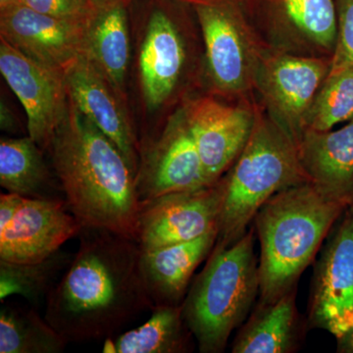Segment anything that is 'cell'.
<instances>
[{
    "instance_id": "cell-13",
    "label": "cell",
    "mask_w": 353,
    "mask_h": 353,
    "mask_svg": "<svg viewBox=\"0 0 353 353\" xmlns=\"http://www.w3.org/2000/svg\"><path fill=\"white\" fill-rule=\"evenodd\" d=\"M64 75L70 102L115 143L137 176L139 145L124 97L85 55L79 57Z\"/></svg>"
},
{
    "instance_id": "cell-1",
    "label": "cell",
    "mask_w": 353,
    "mask_h": 353,
    "mask_svg": "<svg viewBox=\"0 0 353 353\" xmlns=\"http://www.w3.org/2000/svg\"><path fill=\"white\" fill-rule=\"evenodd\" d=\"M73 259L51 290L43 317L67 343L105 341L152 310L134 239L83 227Z\"/></svg>"
},
{
    "instance_id": "cell-18",
    "label": "cell",
    "mask_w": 353,
    "mask_h": 353,
    "mask_svg": "<svg viewBox=\"0 0 353 353\" xmlns=\"http://www.w3.org/2000/svg\"><path fill=\"white\" fill-rule=\"evenodd\" d=\"M217 238L214 230L192 241L141 250L139 272L153 307L182 305L194 272L208 259Z\"/></svg>"
},
{
    "instance_id": "cell-27",
    "label": "cell",
    "mask_w": 353,
    "mask_h": 353,
    "mask_svg": "<svg viewBox=\"0 0 353 353\" xmlns=\"http://www.w3.org/2000/svg\"><path fill=\"white\" fill-rule=\"evenodd\" d=\"M338 36L331 68L353 67V0H336Z\"/></svg>"
},
{
    "instance_id": "cell-9",
    "label": "cell",
    "mask_w": 353,
    "mask_h": 353,
    "mask_svg": "<svg viewBox=\"0 0 353 353\" xmlns=\"http://www.w3.org/2000/svg\"><path fill=\"white\" fill-rule=\"evenodd\" d=\"M221 202L218 182L143 202L134 241L141 250H152L199 238L217 230Z\"/></svg>"
},
{
    "instance_id": "cell-6",
    "label": "cell",
    "mask_w": 353,
    "mask_h": 353,
    "mask_svg": "<svg viewBox=\"0 0 353 353\" xmlns=\"http://www.w3.org/2000/svg\"><path fill=\"white\" fill-rule=\"evenodd\" d=\"M308 326L336 339L353 326V204L336 221L316 262Z\"/></svg>"
},
{
    "instance_id": "cell-11",
    "label": "cell",
    "mask_w": 353,
    "mask_h": 353,
    "mask_svg": "<svg viewBox=\"0 0 353 353\" xmlns=\"http://www.w3.org/2000/svg\"><path fill=\"white\" fill-rule=\"evenodd\" d=\"M201 24L209 77L227 94L245 90L256 73V59L240 15L225 0H189Z\"/></svg>"
},
{
    "instance_id": "cell-14",
    "label": "cell",
    "mask_w": 353,
    "mask_h": 353,
    "mask_svg": "<svg viewBox=\"0 0 353 353\" xmlns=\"http://www.w3.org/2000/svg\"><path fill=\"white\" fill-rule=\"evenodd\" d=\"M183 110L204 174L213 185L243 152L252 134L255 115L248 109L228 105L210 97L190 101Z\"/></svg>"
},
{
    "instance_id": "cell-32",
    "label": "cell",
    "mask_w": 353,
    "mask_h": 353,
    "mask_svg": "<svg viewBox=\"0 0 353 353\" xmlns=\"http://www.w3.org/2000/svg\"><path fill=\"white\" fill-rule=\"evenodd\" d=\"M20 4V0H0V10L8 8L13 6Z\"/></svg>"
},
{
    "instance_id": "cell-3",
    "label": "cell",
    "mask_w": 353,
    "mask_h": 353,
    "mask_svg": "<svg viewBox=\"0 0 353 353\" xmlns=\"http://www.w3.org/2000/svg\"><path fill=\"white\" fill-rule=\"evenodd\" d=\"M347 208L311 183L281 190L265 202L252 222L260 245L259 303H274L296 289Z\"/></svg>"
},
{
    "instance_id": "cell-2",
    "label": "cell",
    "mask_w": 353,
    "mask_h": 353,
    "mask_svg": "<svg viewBox=\"0 0 353 353\" xmlns=\"http://www.w3.org/2000/svg\"><path fill=\"white\" fill-rule=\"evenodd\" d=\"M48 150L67 208L80 224L134 240L143 204L136 174L115 143L70 101Z\"/></svg>"
},
{
    "instance_id": "cell-16",
    "label": "cell",
    "mask_w": 353,
    "mask_h": 353,
    "mask_svg": "<svg viewBox=\"0 0 353 353\" xmlns=\"http://www.w3.org/2000/svg\"><path fill=\"white\" fill-rule=\"evenodd\" d=\"M185 60V46L173 16L164 4L153 0L139 55L141 92L150 111L161 108L173 94Z\"/></svg>"
},
{
    "instance_id": "cell-23",
    "label": "cell",
    "mask_w": 353,
    "mask_h": 353,
    "mask_svg": "<svg viewBox=\"0 0 353 353\" xmlns=\"http://www.w3.org/2000/svg\"><path fill=\"white\" fill-rule=\"evenodd\" d=\"M74 254L58 250L48 259L32 263H13L0 260V301L20 296L38 308L46 305L51 290L68 268Z\"/></svg>"
},
{
    "instance_id": "cell-20",
    "label": "cell",
    "mask_w": 353,
    "mask_h": 353,
    "mask_svg": "<svg viewBox=\"0 0 353 353\" xmlns=\"http://www.w3.org/2000/svg\"><path fill=\"white\" fill-rule=\"evenodd\" d=\"M303 334L294 289L274 303H259L255 306L234 336L232 352H296Z\"/></svg>"
},
{
    "instance_id": "cell-25",
    "label": "cell",
    "mask_w": 353,
    "mask_h": 353,
    "mask_svg": "<svg viewBox=\"0 0 353 353\" xmlns=\"http://www.w3.org/2000/svg\"><path fill=\"white\" fill-rule=\"evenodd\" d=\"M353 118V67L330 70L306 119V129L329 131Z\"/></svg>"
},
{
    "instance_id": "cell-17",
    "label": "cell",
    "mask_w": 353,
    "mask_h": 353,
    "mask_svg": "<svg viewBox=\"0 0 353 353\" xmlns=\"http://www.w3.org/2000/svg\"><path fill=\"white\" fill-rule=\"evenodd\" d=\"M309 182L331 201L353 204V118L338 130L306 129L296 145Z\"/></svg>"
},
{
    "instance_id": "cell-31",
    "label": "cell",
    "mask_w": 353,
    "mask_h": 353,
    "mask_svg": "<svg viewBox=\"0 0 353 353\" xmlns=\"http://www.w3.org/2000/svg\"><path fill=\"white\" fill-rule=\"evenodd\" d=\"M1 128L6 131L12 132L14 130V122L12 116L9 114L6 106L3 103L1 104Z\"/></svg>"
},
{
    "instance_id": "cell-5",
    "label": "cell",
    "mask_w": 353,
    "mask_h": 353,
    "mask_svg": "<svg viewBox=\"0 0 353 353\" xmlns=\"http://www.w3.org/2000/svg\"><path fill=\"white\" fill-rule=\"evenodd\" d=\"M218 245H233L245 236L260 208L281 190L310 183L296 143L277 123L255 115L243 152L219 180Z\"/></svg>"
},
{
    "instance_id": "cell-21",
    "label": "cell",
    "mask_w": 353,
    "mask_h": 353,
    "mask_svg": "<svg viewBox=\"0 0 353 353\" xmlns=\"http://www.w3.org/2000/svg\"><path fill=\"white\" fill-rule=\"evenodd\" d=\"M43 150L31 138H2L0 141V185L7 192L28 199L63 201L57 174L52 175Z\"/></svg>"
},
{
    "instance_id": "cell-15",
    "label": "cell",
    "mask_w": 353,
    "mask_h": 353,
    "mask_svg": "<svg viewBox=\"0 0 353 353\" xmlns=\"http://www.w3.org/2000/svg\"><path fill=\"white\" fill-rule=\"evenodd\" d=\"M85 34V22L59 19L22 4L0 10V38L62 72L83 54Z\"/></svg>"
},
{
    "instance_id": "cell-4",
    "label": "cell",
    "mask_w": 353,
    "mask_h": 353,
    "mask_svg": "<svg viewBox=\"0 0 353 353\" xmlns=\"http://www.w3.org/2000/svg\"><path fill=\"white\" fill-rule=\"evenodd\" d=\"M253 227L233 245L216 243L182 303L185 325L201 353L226 350L231 334L252 312L260 292Z\"/></svg>"
},
{
    "instance_id": "cell-7",
    "label": "cell",
    "mask_w": 353,
    "mask_h": 353,
    "mask_svg": "<svg viewBox=\"0 0 353 353\" xmlns=\"http://www.w3.org/2000/svg\"><path fill=\"white\" fill-rule=\"evenodd\" d=\"M136 183L141 202L210 185L183 108L169 118L157 138L141 145Z\"/></svg>"
},
{
    "instance_id": "cell-8",
    "label": "cell",
    "mask_w": 353,
    "mask_h": 353,
    "mask_svg": "<svg viewBox=\"0 0 353 353\" xmlns=\"http://www.w3.org/2000/svg\"><path fill=\"white\" fill-rule=\"evenodd\" d=\"M0 71L25 109L28 136L48 150L68 111L64 72L32 59L2 38Z\"/></svg>"
},
{
    "instance_id": "cell-30",
    "label": "cell",
    "mask_w": 353,
    "mask_h": 353,
    "mask_svg": "<svg viewBox=\"0 0 353 353\" xmlns=\"http://www.w3.org/2000/svg\"><path fill=\"white\" fill-rule=\"evenodd\" d=\"M336 352L339 353H353V326L347 333L336 338Z\"/></svg>"
},
{
    "instance_id": "cell-22",
    "label": "cell",
    "mask_w": 353,
    "mask_h": 353,
    "mask_svg": "<svg viewBox=\"0 0 353 353\" xmlns=\"http://www.w3.org/2000/svg\"><path fill=\"white\" fill-rule=\"evenodd\" d=\"M194 338L185 325L182 305L154 306L150 319L136 329L106 339V353H187Z\"/></svg>"
},
{
    "instance_id": "cell-19",
    "label": "cell",
    "mask_w": 353,
    "mask_h": 353,
    "mask_svg": "<svg viewBox=\"0 0 353 353\" xmlns=\"http://www.w3.org/2000/svg\"><path fill=\"white\" fill-rule=\"evenodd\" d=\"M130 0H95L85 22L83 54L97 67L125 97V83L130 57Z\"/></svg>"
},
{
    "instance_id": "cell-28",
    "label": "cell",
    "mask_w": 353,
    "mask_h": 353,
    "mask_svg": "<svg viewBox=\"0 0 353 353\" xmlns=\"http://www.w3.org/2000/svg\"><path fill=\"white\" fill-rule=\"evenodd\" d=\"M94 3L95 0H20V4L37 12L82 23L87 22Z\"/></svg>"
},
{
    "instance_id": "cell-24",
    "label": "cell",
    "mask_w": 353,
    "mask_h": 353,
    "mask_svg": "<svg viewBox=\"0 0 353 353\" xmlns=\"http://www.w3.org/2000/svg\"><path fill=\"white\" fill-rule=\"evenodd\" d=\"M67 343L37 308L3 303L0 309V353H60Z\"/></svg>"
},
{
    "instance_id": "cell-12",
    "label": "cell",
    "mask_w": 353,
    "mask_h": 353,
    "mask_svg": "<svg viewBox=\"0 0 353 353\" xmlns=\"http://www.w3.org/2000/svg\"><path fill=\"white\" fill-rule=\"evenodd\" d=\"M83 226L63 201L28 199L12 221L0 230V260L32 263L50 257Z\"/></svg>"
},
{
    "instance_id": "cell-29",
    "label": "cell",
    "mask_w": 353,
    "mask_h": 353,
    "mask_svg": "<svg viewBox=\"0 0 353 353\" xmlns=\"http://www.w3.org/2000/svg\"><path fill=\"white\" fill-rule=\"evenodd\" d=\"M23 197L19 194L6 192L0 196V230L4 229L17 213Z\"/></svg>"
},
{
    "instance_id": "cell-10",
    "label": "cell",
    "mask_w": 353,
    "mask_h": 353,
    "mask_svg": "<svg viewBox=\"0 0 353 353\" xmlns=\"http://www.w3.org/2000/svg\"><path fill=\"white\" fill-rule=\"evenodd\" d=\"M332 58L277 54L257 67V80L273 119L297 145L311 106L331 68Z\"/></svg>"
},
{
    "instance_id": "cell-26",
    "label": "cell",
    "mask_w": 353,
    "mask_h": 353,
    "mask_svg": "<svg viewBox=\"0 0 353 353\" xmlns=\"http://www.w3.org/2000/svg\"><path fill=\"white\" fill-rule=\"evenodd\" d=\"M285 17L299 36L334 53L338 14L333 0H283Z\"/></svg>"
}]
</instances>
